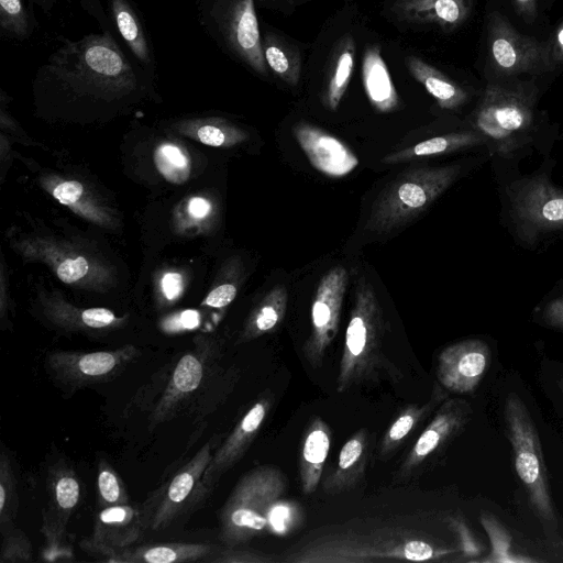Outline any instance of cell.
<instances>
[{"mask_svg":"<svg viewBox=\"0 0 563 563\" xmlns=\"http://www.w3.org/2000/svg\"><path fill=\"white\" fill-rule=\"evenodd\" d=\"M449 550L422 534L400 527L371 530L332 528L294 544L284 555L289 563H369L385 561H432Z\"/></svg>","mask_w":563,"mask_h":563,"instance_id":"1","label":"cell"},{"mask_svg":"<svg viewBox=\"0 0 563 563\" xmlns=\"http://www.w3.org/2000/svg\"><path fill=\"white\" fill-rule=\"evenodd\" d=\"M385 321L377 296L366 280L358 283L336 377V391L345 393L374 382L385 371L398 378L397 368L383 351Z\"/></svg>","mask_w":563,"mask_h":563,"instance_id":"2","label":"cell"},{"mask_svg":"<svg viewBox=\"0 0 563 563\" xmlns=\"http://www.w3.org/2000/svg\"><path fill=\"white\" fill-rule=\"evenodd\" d=\"M287 476L275 465H258L241 476L219 514L223 545H242L268 532L269 516L284 499Z\"/></svg>","mask_w":563,"mask_h":563,"instance_id":"3","label":"cell"},{"mask_svg":"<svg viewBox=\"0 0 563 563\" xmlns=\"http://www.w3.org/2000/svg\"><path fill=\"white\" fill-rule=\"evenodd\" d=\"M459 173L456 165L420 167L402 173L377 196L366 230L382 235L411 222L452 185Z\"/></svg>","mask_w":563,"mask_h":563,"instance_id":"4","label":"cell"},{"mask_svg":"<svg viewBox=\"0 0 563 563\" xmlns=\"http://www.w3.org/2000/svg\"><path fill=\"white\" fill-rule=\"evenodd\" d=\"M219 362L220 354L211 343L200 342L180 356L168 371L167 382L151 410V429L194 407L197 396H202V387H209L208 383L220 371Z\"/></svg>","mask_w":563,"mask_h":563,"instance_id":"5","label":"cell"},{"mask_svg":"<svg viewBox=\"0 0 563 563\" xmlns=\"http://www.w3.org/2000/svg\"><path fill=\"white\" fill-rule=\"evenodd\" d=\"M139 353L133 345L85 353L55 351L45 357L44 366L59 388L74 393L115 379L135 362Z\"/></svg>","mask_w":563,"mask_h":563,"instance_id":"6","label":"cell"},{"mask_svg":"<svg viewBox=\"0 0 563 563\" xmlns=\"http://www.w3.org/2000/svg\"><path fill=\"white\" fill-rule=\"evenodd\" d=\"M220 437L217 434L209 439L165 485L151 496L150 500L144 503L148 530L168 529L187 509L205 497L201 478Z\"/></svg>","mask_w":563,"mask_h":563,"instance_id":"7","label":"cell"},{"mask_svg":"<svg viewBox=\"0 0 563 563\" xmlns=\"http://www.w3.org/2000/svg\"><path fill=\"white\" fill-rule=\"evenodd\" d=\"M490 63L501 75L541 74L554 67L552 47L526 36L498 12L488 16Z\"/></svg>","mask_w":563,"mask_h":563,"instance_id":"8","label":"cell"},{"mask_svg":"<svg viewBox=\"0 0 563 563\" xmlns=\"http://www.w3.org/2000/svg\"><path fill=\"white\" fill-rule=\"evenodd\" d=\"M47 501L43 509L42 532L51 560L69 556L66 531L81 500V483L75 470L63 459L54 462L46 475Z\"/></svg>","mask_w":563,"mask_h":563,"instance_id":"9","label":"cell"},{"mask_svg":"<svg viewBox=\"0 0 563 563\" xmlns=\"http://www.w3.org/2000/svg\"><path fill=\"white\" fill-rule=\"evenodd\" d=\"M349 273L343 266L328 271L320 279L311 305V329L302 345L307 363L318 368L332 344L340 324Z\"/></svg>","mask_w":563,"mask_h":563,"instance_id":"10","label":"cell"},{"mask_svg":"<svg viewBox=\"0 0 563 563\" xmlns=\"http://www.w3.org/2000/svg\"><path fill=\"white\" fill-rule=\"evenodd\" d=\"M229 49L261 75L267 74L253 0H217L210 10Z\"/></svg>","mask_w":563,"mask_h":563,"instance_id":"11","label":"cell"},{"mask_svg":"<svg viewBox=\"0 0 563 563\" xmlns=\"http://www.w3.org/2000/svg\"><path fill=\"white\" fill-rule=\"evenodd\" d=\"M148 530L144 504H124L98 509L92 533L81 547L86 552L108 562L114 555L134 547Z\"/></svg>","mask_w":563,"mask_h":563,"instance_id":"12","label":"cell"},{"mask_svg":"<svg viewBox=\"0 0 563 563\" xmlns=\"http://www.w3.org/2000/svg\"><path fill=\"white\" fill-rule=\"evenodd\" d=\"M508 424L516 452V470L527 485L539 511L552 519V508L547 489L545 468L541 459L538 438L521 404L511 401L507 409Z\"/></svg>","mask_w":563,"mask_h":563,"instance_id":"13","label":"cell"},{"mask_svg":"<svg viewBox=\"0 0 563 563\" xmlns=\"http://www.w3.org/2000/svg\"><path fill=\"white\" fill-rule=\"evenodd\" d=\"M273 402L274 396L271 391L261 395L217 448L201 478L206 494H209L219 479L244 456L258 434Z\"/></svg>","mask_w":563,"mask_h":563,"instance_id":"14","label":"cell"},{"mask_svg":"<svg viewBox=\"0 0 563 563\" xmlns=\"http://www.w3.org/2000/svg\"><path fill=\"white\" fill-rule=\"evenodd\" d=\"M530 118V107L521 93L490 85L477 111L476 124L486 135L500 140L526 128Z\"/></svg>","mask_w":563,"mask_h":563,"instance_id":"15","label":"cell"},{"mask_svg":"<svg viewBox=\"0 0 563 563\" xmlns=\"http://www.w3.org/2000/svg\"><path fill=\"white\" fill-rule=\"evenodd\" d=\"M297 143L310 164L321 174L340 178L351 174L358 158L340 139L307 122L292 128Z\"/></svg>","mask_w":563,"mask_h":563,"instance_id":"16","label":"cell"},{"mask_svg":"<svg viewBox=\"0 0 563 563\" xmlns=\"http://www.w3.org/2000/svg\"><path fill=\"white\" fill-rule=\"evenodd\" d=\"M487 362V349L482 342H459L440 353L437 376L444 388L466 393L477 385Z\"/></svg>","mask_w":563,"mask_h":563,"instance_id":"17","label":"cell"},{"mask_svg":"<svg viewBox=\"0 0 563 563\" xmlns=\"http://www.w3.org/2000/svg\"><path fill=\"white\" fill-rule=\"evenodd\" d=\"M463 422L462 402L451 400L443 404L406 455L398 476L409 478L417 473L460 430Z\"/></svg>","mask_w":563,"mask_h":563,"instance_id":"18","label":"cell"},{"mask_svg":"<svg viewBox=\"0 0 563 563\" xmlns=\"http://www.w3.org/2000/svg\"><path fill=\"white\" fill-rule=\"evenodd\" d=\"M473 3L474 0H396L391 11L401 21L452 30L468 19Z\"/></svg>","mask_w":563,"mask_h":563,"instance_id":"19","label":"cell"},{"mask_svg":"<svg viewBox=\"0 0 563 563\" xmlns=\"http://www.w3.org/2000/svg\"><path fill=\"white\" fill-rule=\"evenodd\" d=\"M369 454L366 429L354 432L343 444L335 466L322 482L327 495H339L354 488L364 476Z\"/></svg>","mask_w":563,"mask_h":563,"instance_id":"20","label":"cell"},{"mask_svg":"<svg viewBox=\"0 0 563 563\" xmlns=\"http://www.w3.org/2000/svg\"><path fill=\"white\" fill-rule=\"evenodd\" d=\"M220 545L200 542L136 544L111 558L112 563H188L208 562Z\"/></svg>","mask_w":563,"mask_h":563,"instance_id":"21","label":"cell"},{"mask_svg":"<svg viewBox=\"0 0 563 563\" xmlns=\"http://www.w3.org/2000/svg\"><path fill=\"white\" fill-rule=\"evenodd\" d=\"M331 429L321 417H314L305 430L300 455L299 479L305 495L318 488L331 446Z\"/></svg>","mask_w":563,"mask_h":563,"instance_id":"22","label":"cell"},{"mask_svg":"<svg viewBox=\"0 0 563 563\" xmlns=\"http://www.w3.org/2000/svg\"><path fill=\"white\" fill-rule=\"evenodd\" d=\"M362 81L372 107L382 113L395 111L399 97L378 45H369L363 55Z\"/></svg>","mask_w":563,"mask_h":563,"instance_id":"23","label":"cell"},{"mask_svg":"<svg viewBox=\"0 0 563 563\" xmlns=\"http://www.w3.org/2000/svg\"><path fill=\"white\" fill-rule=\"evenodd\" d=\"M405 63L413 78L426 88L441 108L456 109L466 101L467 95L464 89L438 68L416 56H407Z\"/></svg>","mask_w":563,"mask_h":563,"instance_id":"24","label":"cell"},{"mask_svg":"<svg viewBox=\"0 0 563 563\" xmlns=\"http://www.w3.org/2000/svg\"><path fill=\"white\" fill-rule=\"evenodd\" d=\"M445 395L438 385L434 386L430 399L422 405L407 406L387 428L379 444V456L386 459L395 453L415 429L441 404Z\"/></svg>","mask_w":563,"mask_h":563,"instance_id":"25","label":"cell"},{"mask_svg":"<svg viewBox=\"0 0 563 563\" xmlns=\"http://www.w3.org/2000/svg\"><path fill=\"white\" fill-rule=\"evenodd\" d=\"M287 305V288L283 285L273 287L252 311L238 342H250L276 329L286 314Z\"/></svg>","mask_w":563,"mask_h":563,"instance_id":"26","label":"cell"},{"mask_svg":"<svg viewBox=\"0 0 563 563\" xmlns=\"http://www.w3.org/2000/svg\"><path fill=\"white\" fill-rule=\"evenodd\" d=\"M354 40L352 36H344L333 52L325 76L323 103L331 111L338 109L349 87L354 69Z\"/></svg>","mask_w":563,"mask_h":563,"instance_id":"27","label":"cell"},{"mask_svg":"<svg viewBox=\"0 0 563 563\" xmlns=\"http://www.w3.org/2000/svg\"><path fill=\"white\" fill-rule=\"evenodd\" d=\"M478 142V137L468 132L450 133L424 140L411 147L387 154L382 162L384 164L395 165L421 157H430L451 153Z\"/></svg>","mask_w":563,"mask_h":563,"instance_id":"28","label":"cell"},{"mask_svg":"<svg viewBox=\"0 0 563 563\" xmlns=\"http://www.w3.org/2000/svg\"><path fill=\"white\" fill-rule=\"evenodd\" d=\"M263 54L269 69L291 87L297 86L301 59L299 52L289 43L274 34H266L262 41Z\"/></svg>","mask_w":563,"mask_h":563,"instance_id":"29","label":"cell"},{"mask_svg":"<svg viewBox=\"0 0 563 563\" xmlns=\"http://www.w3.org/2000/svg\"><path fill=\"white\" fill-rule=\"evenodd\" d=\"M117 29L133 55L143 64H150L151 53L142 24L126 0H111Z\"/></svg>","mask_w":563,"mask_h":563,"instance_id":"30","label":"cell"},{"mask_svg":"<svg viewBox=\"0 0 563 563\" xmlns=\"http://www.w3.org/2000/svg\"><path fill=\"white\" fill-rule=\"evenodd\" d=\"M96 492L98 509L131 503L124 482L106 459L98 462Z\"/></svg>","mask_w":563,"mask_h":563,"instance_id":"31","label":"cell"},{"mask_svg":"<svg viewBox=\"0 0 563 563\" xmlns=\"http://www.w3.org/2000/svg\"><path fill=\"white\" fill-rule=\"evenodd\" d=\"M158 172L170 183L181 184L190 173L188 156L181 147L172 143L158 146L154 155Z\"/></svg>","mask_w":563,"mask_h":563,"instance_id":"32","label":"cell"},{"mask_svg":"<svg viewBox=\"0 0 563 563\" xmlns=\"http://www.w3.org/2000/svg\"><path fill=\"white\" fill-rule=\"evenodd\" d=\"M16 479L9 453L0 455V527L11 525L18 510Z\"/></svg>","mask_w":563,"mask_h":563,"instance_id":"33","label":"cell"},{"mask_svg":"<svg viewBox=\"0 0 563 563\" xmlns=\"http://www.w3.org/2000/svg\"><path fill=\"white\" fill-rule=\"evenodd\" d=\"M2 543L1 563H29L33 561L32 544L29 537L13 523L0 527Z\"/></svg>","mask_w":563,"mask_h":563,"instance_id":"34","label":"cell"},{"mask_svg":"<svg viewBox=\"0 0 563 563\" xmlns=\"http://www.w3.org/2000/svg\"><path fill=\"white\" fill-rule=\"evenodd\" d=\"M0 26L19 40L29 35L30 23L22 0H0Z\"/></svg>","mask_w":563,"mask_h":563,"instance_id":"35","label":"cell"},{"mask_svg":"<svg viewBox=\"0 0 563 563\" xmlns=\"http://www.w3.org/2000/svg\"><path fill=\"white\" fill-rule=\"evenodd\" d=\"M196 137L207 145L222 146L244 141L247 135L240 129L224 122H207L196 128Z\"/></svg>","mask_w":563,"mask_h":563,"instance_id":"36","label":"cell"},{"mask_svg":"<svg viewBox=\"0 0 563 563\" xmlns=\"http://www.w3.org/2000/svg\"><path fill=\"white\" fill-rule=\"evenodd\" d=\"M274 559L265 553L242 548V545H223L208 560V563H269Z\"/></svg>","mask_w":563,"mask_h":563,"instance_id":"37","label":"cell"},{"mask_svg":"<svg viewBox=\"0 0 563 563\" xmlns=\"http://www.w3.org/2000/svg\"><path fill=\"white\" fill-rule=\"evenodd\" d=\"M82 321L89 330H101L119 321L112 311L106 308H90L82 311Z\"/></svg>","mask_w":563,"mask_h":563,"instance_id":"38","label":"cell"},{"mask_svg":"<svg viewBox=\"0 0 563 563\" xmlns=\"http://www.w3.org/2000/svg\"><path fill=\"white\" fill-rule=\"evenodd\" d=\"M88 263L84 257L67 258L57 268V276L64 283H74L86 275Z\"/></svg>","mask_w":563,"mask_h":563,"instance_id":"39","label":"cell"},{"mask_svg":"<svg viewBox=\"0 0 563 563\" xmlns=\"http://www.w3.org/2000/svg\"><path fill=\"white\" fill-rule=\"evenodd\" d=\"M82 190V186L79 181L69 180L58 184L53 190V196L60 203L70 206L79 200Z\"/></svg>","mask_w":563,"mask_h":563,"instance_id":"40","label":"cell"},{"mask_svg":"<svg viewBox=\"0 0 563 563\" xmlns=\"http://www.w3.org/2000/svg\"><path fill=\"white\" fill-rule=\"evenodd\" d=\"M238 289L233 284H222L211 290L205 300V305L213 308L228 306L236 296Z\"/></svg>","mask_w":563,"mask_h":563,"instance_id":"41","label":"cell"},{"mask_svg":"<svg viewBox=\"0 0 563 563\" xmlns=\"http://www.w3.org/2000/svg\"><path fill=\"white\" fill-rule=\"evenodd\" d=\"M199 324V313L195 310H186L180 314L170 318L165 327L169 331L180 329H194Z\"/></svg>","mask_w":563,"mask_h":563,"instance_id":"42","label":"cell"},{"mask_svg":"<svg viewBox=\"0 0 563 563\" xmlns=\"http://www.w3.org/2000/svg\"><path fill=\"white\" fill-rule=\"evenodd\" d=\"M183 278L177 273H167L162 279V289L169 300L176 299L183 291Z\"/></svg>","mask_w":563,"mask_h":563,"instance_id":"43","label":"cell"},{"mask_svg":"<svg viewBox=\"0 0 563 563\" xmlns=\"http://www.w3.org/2000/svg\"><path fill=\"white\" fill-rule=\"evenodd\" d=\"M517 13L527 22L532 23L538 14V0H511Z\"/></svg>","mask_w":563,"mask_h":563,"instance_id":"44","label":"cell"},{"mask_svg":"<svg viewBox=\"0 0 563 563\" xmlns=\"http://www.w3.org/2000/svg\"><path fill=\"white\" fill-rule=\"evenodd\" d=\"M542 216L551 222L563 221V198L547 201L542 208Z\"/></svg>","mask_w":563,"mask_h":563,"instance_id":"45","label":"cell"},{"mask_svg":"<svg viewBox=\"0 0 563 563\" xmlns=\"http://www.w3.org/2000/svg\"><path fill=\"white\" fill-rule=\"evenodd\" d=\"M211 211L210 202L201 197L192 198L188 203V212L192 218L202 219Z\"/></svg>","mask_w":563,"mask_h":563,"instance_id":"46","label":"cell"},{"mask_svg":"<svg viewBox=\"0 0 563 563\" xmlns=\"http://www.w3.org/2000/svg\"><path fill=\"white\" fill-rule=\"evenodd\" d=\"M552 57L553 60L558 63L563 60V26L556 34V38L552 47Z\"/></svg>","mask_w":563,"mask_h":563,"instance_id":"47","label":"cell"}]
</instances>
